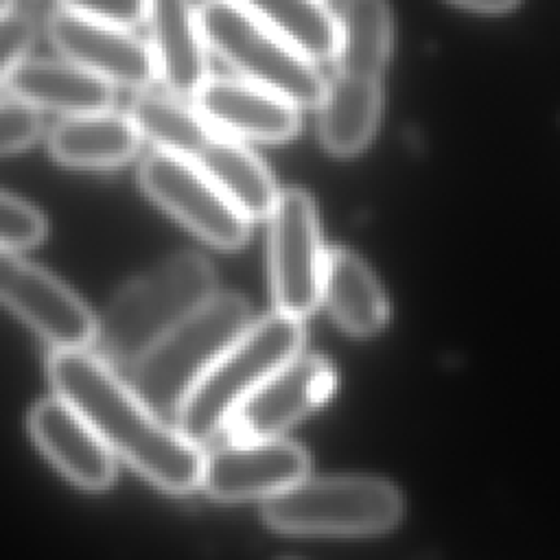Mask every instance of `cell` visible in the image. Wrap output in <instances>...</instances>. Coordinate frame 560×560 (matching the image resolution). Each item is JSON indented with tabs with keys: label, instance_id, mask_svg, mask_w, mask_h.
<instances>
[{
	"label": "cell",
	"instance_id": "6da1fadb",
	"mask_svg": "<svg viewBox=\"0 0 560 560\" xmlns=\"http://www.w3.org/2000/svg\"><path fill=\"white\" fill-rule=\"evenodd\" d=\"M48 376L57 396L79 409L114 455H120L151 483L168 492H190L201 486L199 444L166 424L133 387L114 374L105 359L88 348L55 350Z\"/></svg>",
	"mask_w": 560,
	"mask_h": 560
},
{
	"label": "cell",
	"instance_id": "7a4b0ae2",
	"mask_svg": "<svg viewBox=\"0 0 560 560\" xmlns=\"http://www.w3.org/2000/svg\"><path fill=\"white\" fill-rule=\"evenodd\" d=\"M212 265L195 254L171 256L127 284L98 324L101 352L118 363L138 361L155 341L217 295Z\"/></svg>",
	"mask_w": 560,
	"mask_h": 560
},
{
	"label": "cell",
	"instance_id": "3957f363",
	"mask_svg": "<svg viewBox=\"0 0 560 560\" xmlns=\"http://www.w3.org/2000/svg\"><path fill=\"white\" fill-rule=\"evenodd\" d=\"M302 343L300 319L280 311L249 324L190 389L175 416V427L195 444H206L225 429L247 396L300 354Z\"/></svg>",
	"mask_w": 560,
	"mask_h": 560
},
{
	"label": "cell",
	"instance_id": "277c9868",
	"mask_svg": "<svg viewBox=\"0 0 560 560\" xmlns=\"http://www.w3.org/2000/svg\"><path fill=\"white\" fill-rule=\"evenodd\" d=\"M247 326V304L217 293L131 363V387L155 413L175 420L190 389Z\"/></svg>",
	"mask_w": 560,
	"mask_h": 560
},
{
	"label": "cell",
	"instance_id": "5b68a950",
	"mask_svg": "<svg viewBox=\"0 0 560 560\" xmlns=\"http://www.w3.org/2000/svg\"><path fill=\"white\" fill-rule=\"evenodd\" d=\"M199 15L208 46L245 81L284 96L298 107L322 103L326 83L315 59L293 42L228 0H206Z\"/></svg>",
	"mask_w": 560,
	"mask_h": 560
},
{
	"label": "cell",
	"instance_id": "8992f818",
	"mask_svg": "<svg viewBox=\"0 0 560 560\" xmlns=\"http://www.w3.org/2000/svg\"><path fill=\"white\" fill-rule=\"evenodd\" d=\"M400 514V492L376 477H304L262 505L265 523L287 534H378Z\"/></svg>",
	"mask_w": 560,
	"mask_h": 560
},
{
	"label": "cell",
	"instance_id": "52a82bcc",
	"mask_svg": "<svg viewBox=\"0 0 560 560\" xmlns=\"http://www.w3.org/2000/svg\"><path fill=\"white\" fill-rule=\"evenodd\" d=\"M326 260L311 197L298 188L280 192L269 230L271 289L280 313L302 319L317 308Z\"/></svg>",
	"mask_w": 560,
	"mask_h": 560
},
{
	"label": "cell",
	"instance_id": "ba28073f",
	"mask_svg": "<svg viewBox=\"0 0 560 560\" xmlns=\"http://www.w3.org/2000/svg\"><path fill=\"white\" fill-rule=\"evenodd\" d=\"M140 184L153 201L203 241L221 249H234L249 238V219L195 160L168 151L151 153L140 166Z\"/></svg>",
	"mask_w": 560,
	"mask_h": 560
},
{
	"label": "cell",
	"instance_id": "9c48e42d",
	"mask_svg": "<svg viewBox=\"0 0 560 560\" xmlns=\"http://www.w3.org/2000/svg\"><path fill=\"white\" fill-rule=\"evenodd\" d=\"M0 293L7 308L55 350H85L98 339V322L85 302L61 280L18 254H2Z\"/></svg>",
	"mask_w": 560,
	"mask_h": 560
},
{
	"label": "cell",
	"instance_id": "30bf717a",
	"mask_svg": "<svg viewBox=\"0 0 560 560\" xmlns=\"http://www.w3.org/2000/svg\"><path fill=\"white\" fill-rule=\"evenodd\" d=\"M308 466L306 451L289 440H234L203 455L201 488L219 501H267L302 481Z\"/></svg>",
	"mask_w": 560,
	"mask_h": 560
},
{
	"label": "cell",
	"instance_id": "8fae6325",
	"mask_svg": "<svg viewBox=\"0 0 560 560\" xmlns=\"http://www.w3.org/2000/svg\"><path fill=\"white\" fill-rule=\"evenodd\" d=\"M335 387V372L324 357L298 354L280 365L225 424L232 440L280 438L284 429L322 405Z\"/></svg>",
	"mask_w": 560,
	"mask_h": 560
},
{
	"label": "cell",
	"instance_id": "7c38bea8",
	"mask_svg": "<svg viewBox=\"0 0 560 560\" xmlns=\"http://www.w3.org/2000/svg\"><path fill=\"white\" fill-rule=\"evenodd\" d=\"M48 35L68 61L92 70L114 85L142 90L158 74L153 50L120 26L63 9L48 20Z\"/></svg>",
	"mask_w": 560,
	"mask_h": 560
},
{
	"label": "cell",
	"instance_id": "4fadbf2b",
	"mask_svg": "<svg viewBox=\"0 0 560 560\" xmlns=\"http://www.w3.org/2000/svg\"><path fill=\"white\" fill-rule=\"evenodd\" d=\"M42 453L77 486L105 490L116 477L114 451L66 398H46L28 416Z\"/></svg>",
	"mask_w": 560,
	"mask_h": 560
},
{
	"label": "cell",
	"instance_id": "5bb4252c",
	"mask_svg": "<svg viewBox=\"0 0 560 560\" xmlns=\"http://www.w3.org/2000/svg\"><path fill=\"white\" fill-rule=\"evenodd\" d=\"M197 112L232 138L284 142L300 129L298 105L284 96L234 79H208L195 94Z\"/></svg>",
	"mask_w": 560,
	"mask_h": 560
},
{
	"label": "cell",
	"instance_id": "9a60e30c",
	"mask_svg": "<svg viewBox=\"0 0 560 560\" xmlns=\"http://www.w3.org/2000/svg\"><path fill=\"white\" fill-rule=\"evenodd\" d=\"M155 70L166 90L192 96L208 81L206 35L192 0H151L149 9Z\"/></svg>",
	"mask_w": 560,
	"mask_h": 560
},
{
	"label": "cell",
	"instance_id": "2e32d148",
	"mask_svg": "<svg viewBox=\"0 0 560 560\" xmlns=\"http://www.w3.org/2000/svg\"><path fill=\"white\" fill-rule=\"evenodd\" d=\"M11 92L35 107H50L68 116L105 112L114 103V83L72 61L24 59L2 79Z\"/></svg>",
	"mask_w": 560,
	"mask_h": 560
},
{
	"label": "cell",
	"instance_id": "e0dca14e",
	"mask_svg": "<svg viewBox=\"0 0 560 560\" xmlns=\"http://www.w3.org/2000/svg\"><path fill=\"white\" fill-rule=\"evenodd\" d=\"M140 131L131 116L116 112H94L63 118L48 136L52 155L70 166L107 168L133 158Z\"/></svg>",
	"mask_w": 560,
	"mask_h": 560
},
{
	"label": "cell",
	"instance_id": "ac0fdd59",
	"mask_svg": "<svg viewBox=\"0 0 560 560\" xmlns=\"http://www.w3.org/2000/svg\"><path fill=\"white\" fill-rule=\"evenodd\" d=\"M378 114V79L337 70L330 83H326L319 103V133L324 147L337 155L361 151L376 129Z\"/></svg>",
	"mask_w": 560,
	"mask_h": 560
},
{
	"label": "cell",
	"instance_id": "d6986e66",
	"mask_svg": "<svg viewBox=\"0 0 560 560\" xmlns=\"http://www.w3.org/2000/svg\"><path fill=\"white\" fill-rule=\"evenodd\" d=\"M195 162L249 221L271 217L280 197L276 182L269 168L236 138L214 133Z\"/></svg>",
	"mask_w": 560,
	"mask_h": 560
},
{
	"label": "cell",
	"instance_id": "ffe728a7",
	"mask_svg": "<svg viewBox=\"0 0 560 560\" xmlns=\"http://www.w3.org/2000/svg\"><path fill=\"white\" fill-rule=\"evenodd\" d=\"M322 300L337 324L352 335H374L387 322V298L376 276L348 249L328 252Z\"/></svg>",
	"mask_w": 560,
	"mask_h": 560
},
{
	"label": "cell",
	"instance_id": "44dd1931",
	"mask_svg": "<svg viewBox=\"0 0 560 560\" xmlns=\"http://www.w3.org/2000/svg\"><path fill=\"white\" fill-rule=\"evenodd\" d=\"M267 24L315 61L337 57L339 20L324 0H228Z\"/></svg>",
	"mask_w": 560,
	"mask_h": 560
},
{
	"label": "cell",
	"instance_id": "7402d4cb",
	"mask_svg": "<svg viewBox=\"0 0 560 560\" xmlns=\"http://www.w3.org/2000/svg\"><path fill=\"white\" fill-rule=\"evenodd\" d=\"M337 20V70L378 79L392 46V13L387 2L348 0Z\"/></svg>",
	"mask_w": 560,
	"mask_h": 560
},
{
	"label": "cell",
	"instance_id": "603a6c76",
	"mask_svg": "<svg viewBox=\"0 0 560 560\" xmlns=\"http://www.w3.org/2000/svg\"><path fill=\"white\" fill-rule=\"evenodd\" d=\"M131 120L140 136L149 138L160 147L188 160H195L199 151L214 136L210 122L186 107L179 96L164 92H142L131 103Z\"/></svg>",
	"mask_w": 560,
	"mask_h": 560
},
{
	"label": "cell",
	"instance_id": "cb8c5ba5",
	"mask_svg": "<svg viewBox=\"0 0 560 560\" xmlns=\"http://www.w3.org/2000/svg\"><path fill=\"white\" fill-rule=\"evenodd\" d=\"M46 234L44 217L26 201L2 192L0 199V241L4 254H20L37 245Z\"/></svg>",
	"mask_w": 560,
	"mask_h": 560
},
{
	"label": "cell",
	"instance_id": "d4e9b609",
	"mask_svg": "<svg viewBox=\"0 0 560 560\" xmlns=\"http://www.w3.org/2000/svg\"><path fill=\"white\" fill-rule=\"evenodd\" d=\"M2 125H0V151L4 155L15 153L31 144L39 131V116L33 103L4 92L2 96Z\"/></svg>",
	"mask_w": 560,
	"mask_h": 560
},
{
	"label": "cell",
	"instance_id": "484cf974",
	"mask_svg": "<svg viewBox=\"0 0 560 560\" xmlns=\"http://www.w3.org/2000/svg\"><path fill=\"white\" fill-rule=\"evenodd\" d=\"M63 7L77 15L129 28L149 20L151 0H61Z\"/></svg>",
	"mask_w": 560,
	"mask_h": 560
},
{
	"label": "cell",
	"instance_id": "4316f807",
	"mask_svg": "<svg viewBox=\"0 0 560 560\" xmlns=\"http://www.w3.org/2000/svg\"><path fill=\"white\" fill-rule=\"evenodd\" d=\"M35 37L33 20L26 13L9 11L2 15V31H0V70L2 79L24 61L31 44Z\"/></svg>",
	"mask_w": 560,
	"mask_h": 560
},
{
	"label": "cell",
	"instance_id": "83f0119b",
	"mask_svg": "<svg viewBox=\"0 0 560 560\" xmlns=\"http://www.w3.org/2000/svg\"><path fill=\"white\" fill-rule=\"evenodd\" d=\"M455 4H462L466 9H475V11H490V13H497V11H508L512 9L518 0H451Z\"/></svg>",
	"mask_w": 560,
	"mask_h": 560
}]
</instances>
